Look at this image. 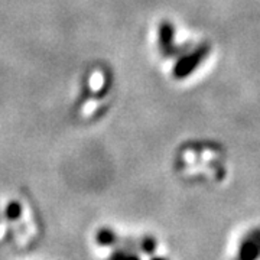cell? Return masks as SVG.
Masks as SVG:
<instances>
[{
  "label": "cell",
  "instance_id": "cell-1",
  "mask_svg": "<svg viewBox=\"0 0 260 260\" xmlns=\"http://www.w3.org/2000/svg\"><path fill=\"white\" fill-rule=\"evenodd\" d=\"M260 259V229H253L244 236L236 260H259Z\"/></svg>",
  "mask_w": 260,
  "mask_h": 260
},
{
  "label": "cell",
  "instance_id": "cell-2",
  "mask_svg": "<svg viewBox=\"0 0 260 260\" xmlns=\"http://www.w3.org/2000/svg\"><path fill=\"white\" fill-rule=\"evenodd\" d=\"M210 48L208 45H200L195 48L192 52H189L188 55L184 56L179 62H178L177 68H175V77L177 78H185L186 75L191 74L195 68L200 65L201 61H204L205 56L208 55Z\"/></svg>",
  "mask_w": 260,
  "mask_h": 260
},
{
  "label": "cell",
  "instance_id": "cell-3",
  "mask_svg": "<svg viewBox=\"0 0 260 260\" xmlns=\"http://www.w3.org/2000/svg\"><path fill=\"white\" fill-rule=\"evenodd\" d=\"M116 242H117V236L110 229H102L97 233V243H100L102 246H113Z\"/></svg>",
  "mask_w": 260,
  "mask_h": 260
},
{
  "label": "cell",
  "instance_id": "cell-4",
  "mask_svg": "<svg viewBox=\"0 0 260 260\" xmlns=\"http://www.w3.org/2000/svg\"><path fill=\"white\" fill-rule=\"evenodd\" d=\"M140 249H142V251H145L146 254H152L156 249V240L153 237H145L140 243Z\"/></svg>",
  "mask_w": 260,
  "mask_h": 260
},
{
  "label": "cell",
  "instance_id": "cell-5",
  "mask_svg": "<svg viewBox=\"0 0 260 260\" xmlns=\"http://www.w3.org/2000/svg\"><path fill=\"white\" fill-rule=\"evenodd\" d=\"M109 260H140L135 253H130L127 250H117L113 253Z\"/></svg>",
  "mask_w": 260,
  "mask_h": 260
},
{
  "label": "cell",
  "instance_id": "cell-6",
  "mask_svg": "<svg viewBox=\"0 0 260 260\" xmlns=\"http://www.w3.org/2000/svg\"><path fill=\"white\" fill-rule=\"evenodd\" d=\"M20 211H22L20 205L18 203H12L6 208V217L9 220H16V218H19V215H20Z\"/></svg>",
  "mask_w": 260,
  "mask_h": 260
},
{
  "label": "cell",
  "instance_id": "cell-7",
  "mask_svg": "<svg viewBox=\"0 0 260 260\" xmlns=\"http://www.w3.org/2000/svg\"><path fill=\"white\" fill-rule=\"evenodd\" d=\"M152 260H167V259H164V257H153Z\"/></svg>",
  "mask_w": 260,
  "mask_h": 260
}]
</instances>
